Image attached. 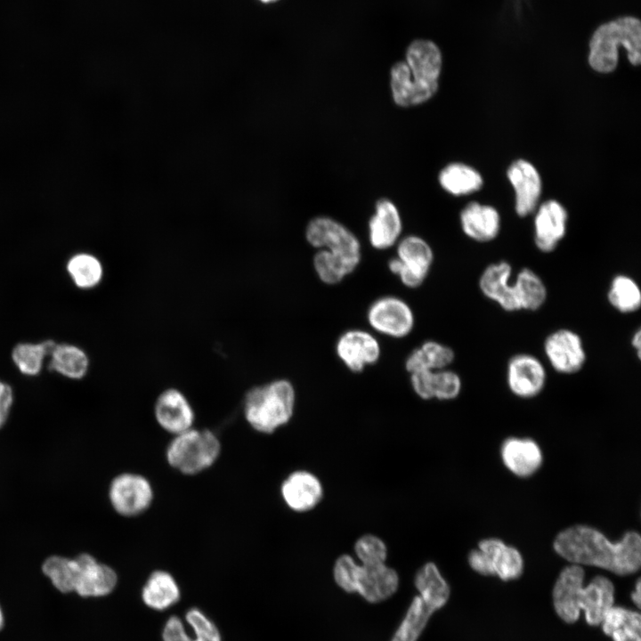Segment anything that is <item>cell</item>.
<instances>
[{
	"label": "cell",
	"instance_id": "6da1fadb",
	"mask_svg": "<svg viewBox=\"0 0 641 641\" xmlns=\"http://www.w3.org/2000/svg\"><path fill=\"white\" fill-rule=\"evenodd\" d=\"M553 546L571 564L598 567L620 576L633 574L641 565V538L634 531L613 542L598 530L578 524L559 532Z\"/></svg>",
	"mask_w": 641,
	"mask_h": 641
},
{
	"label": "cell",
	"instance_id": "7a4b0ae2",
	"mask_svg": "<svg viewBox=\"0 0 641 641\" xmlns=\"http://www.w3.org/2000/svg\"><path fill=\"white\" fill-rule=\"evenodd\" d=\"M552 604L564 622L573 624L583 614L588 625L598 627L608 609L615 604V587L603 575L585 584L583 567L571 564L561 570L556 580Z\"/></svg>",
	"mask_w": 641,
	"mask_h": 641
},
{
	"label": "cell",
	"instance_id": "3957f363",
	"mask_svg": "<svg viewBox=\"0 0 641 641\" xmlns=\"http://www.w3.org/2000/svg\"><path fill=\"white\" fill-rule=\"evenodd\" d=\"M442 67V53L435 43L427 39L411 42L405 61L394 63L390 71L395 104L410 107L430 100L438 90Z\"/></svg>",
	"mask_w": 641,
	"mask_h": 641
},
{
	"label": "cell",
	"instance_id": "277c9868",
	"mask_svg": "<svg viewBox=\"0 0 641 641\" xmlns=\"http://www.w3.org/2000/svg\"><path fill=\"white\" fill-rule=\"evenodd\" d=\"M588 61L592 69L607 74L615 70L619 62V47L627 52L633 66L641 62V25L638 18L621 16L598 26L588 44Z\"/></svg>",
	"mask_w": 641,
	"mask_h": 641
},
{
	"label": "cell",
	"instance_id": "5b68a950",
	"mask_svg": "<svg viewBox=\"0 0 641 641\" xmlns=\"http://www.w3.org/2000/svg\"><path fill=\"white\" fill-rule=\"evenodd\" d=\"M296 391L293 384L279 378L251 387L244 395L243 415L252 429L271 434L293 417Z\"/></svg>",
	"mask_w": 641,
	"mask_h": 641
},
{
	"label": "cell",
	"instance_id": "8992f818",
	"mask_svg": "<svg viewBox=\"0 0 641 641\" xmlns=\"http://www.w3.org/2000/svg\"><path fill=\"white\" fill-rule=\"evenodd\" d=\"M221 442L209 429L194 426L174 435L166 450V459L185 475H198L211 467L221 453Z\"/></svg>",
	"mask_w": 641,
	"mask_h": 641
},
{
	"label": "cell",
	"instance_id": "52a82bcc",
	"mask_svg": "<svg viewBox=\"0 0 641 641\" xmlns=\"http://www.w3.org/2000/svg\"><path fill=\"white\" fill-rule=\"evenodd\" d=\"M468 564L475 572L496 576L503 581L520 578L524 567L521 553L495 538L481 540L478 548L469 553Z\"/></svg>",
	"mask_w": 641,
	"mask_h": 641
},
{
	"label": "cell",
	"instance_id": "ba28073f",
	"mask_svg": "<svg viewBox=\"0 0 641 641\" xmlns=\"http://www.w3.org/2000/svg\"><path fill=\"white\" fill-rule=\"evenodd\" d=\"M305 238L318 249L324 248L355 269L361 259V243L344 224L329 216H316L307 224Z\"/></svg>",
	"mask_w": 641,
	"mask_h": 641
},
{
	"label": "cell",
	"instance_id": "9c48e42d",
	"mask_svg": "<svg viewBox=\"0 0 641 641\" xmlns=\"http://www.w3.org/2000/svg\"><path fill=\"white\" fill-rule=\"evenodd\" d=\"M434 258L433 249L424 239L409 235L398 242L396 256L387 265L405 287L416 288L427 278Z\"/></svg>",
	"mask_w": 641,
	"mask_h": 641
},
{
	"label": "cell",
	"instance_id": "30bf717a",
	"mask_svg": "<svg viewBox=\"0 0 641 641\" xmlns=\"http://www.w3.org/2000/svg\"><path fill=\"white\" fill-rule=\"evenodd\" d=\"M109 499L118 515L134 517L150 508L154 499V490L144 475L126 472L112 479L109 487Z\"/></svg>",
	"mask_w": 641,
	"mask_h": 641
},
{
	"label": "cell",
	"instance_id": "8fae6325",
	"mask_svg": "<svg viewBox=\"0 0 641 641\" xmlns=\"http://www.w3.org/2000/svg\"><path fill=\"white\" fill-rule=\"evenodd\" d=\"M543 352L551 368L562 375L578 373L587 361L581 337L567 328L550 332L544 339Z\"/></svg>",
	"mask_w": 641,
	"mask_h": 641
},
{
	"label": "cell",
	"instance_id": "7c38bea8",
	"mask_svg": "<svg viewBox=\"0 0 641 641\" xmlns=\"http://www.w3.org/2000/svg\"><path fill=\"white\" fill-rule=\"evenodd\" d=\"M367 320L375 331L393 338L407 337L415 325L411 307L403 299L394 296L376 299L367 311Z\"/></svg>",
	"mask_w": 641,
	"mask_h": 641
},
{
	"label": "cell",
	"instance_id": "4fadbf2b",
	"mask_svg": "<svg viewBox=\"0 0 641 641\" xmlns=\"http://www.w3.org/2000/svg\"><path fill=\"white\" fill-rule=\"evenodd\" d=\"M506 380L510 392L523 399L540 394L547 382V370L541 361L533 354L519 353L507 362Z\"/></svg>",
	"mask_w": 641,
	"mask_h": 641
},
{
	"label": "cell",
	"instance_id": "5bb4252c",
	"mask_svg": "<svg viewBox=\"0 0 641 641\" xmlns=\"http://www.w3.org/2000/svg\"><path fill=\"white\" fill-rule=\"evenodd\" d=\"M153 415L158 425L173 436L193 427L195 422L191 402L175 387L159 393L153 405Z\"/></svg>",
	"mask_w": 641,
	"mask_h": 641
},
{
	"label": "cell",
	"instance_id": "9a60e30c",
	"mask_svg": "<svg viewBox=\"0 0 641 641\" xmlns=\"http://www.w3.org/2000/svg\"><path fill=\"white\" fill-rule=\"evenodd\" d=\"M336 353L349 370L360 373L367 366L378 361L381 347L378 340L369 332L350 329L337 339Z\"/></svg>",
	"mask_w": 641,
	"mask_h": 641
},
{
	"label": "cell",
	"instance_id": "2e32d148",
	"mask_svg": "<svg viewBox=\"0 0 641 641\" xmlns=\"http://www.w3.org/2000/svg\"><path fill=\"white\" fill-rule=\"evenodd\" d=\"M512 272L511 264L500 260L488 264L478 280V288L483 296L507 312L521 311L512 280Z\"/></svg>",
	"mask_w": 641,
	"mask_h": 641
},
{
	"label": "cell",
	"instance_id": "e0dca14e",
	"mask_svg": "<svg viewBox=\"0 0 641 641\" xmlns=\"http://www.w3.org/2000/svg\"><path fill=\"white\" fill-rule=\"evenodd\" d=\"M535 211L534 244L540 252L551 253L565 236L567 211L556 199L543 202Z\"/></svg>",
	"mask_w": 641,
	"mask_h": 641
},
{
	"label": "cell",
	"instance_id": "ac0fdd59",
	"mask_svg": "<svg viewBox=\"0 0 641 641\" xmlns=\"http://www.w3.org/2000/svg\"><path fill=\"white\" fill-rule=\"evenodd\" d=\"M507 176L515 191L516 214L524 217L533 213L542 191L541 177L537 168L528 160L519 158L509 166Z\"/></svg>",
	"mask_w": 641,
	"mask_h": 641
},
{
	"label": "cell",
	"instance_id": "d6986e66",
	"mask_svg": "<svg viewBox=\"0 0 641 641\" xmlns=\"http://www.w3.org/2000/svg\"><path fill=\"white\" fill-rule=\"evenodd\" d=\"M280 495L293 511L305 513L319 505L323 497L320 479L306 470L290 473L280 485Z\"/></svg>",
	"mask_w": 641,
	"mask_h": 641
},
{
	"label": "cell",
	"instance_id": "ffe728a7",
	"mask_svg": "<svg viewBox=\"0 0 641 641\" xmlns=\"http://www.w3.org/2000/svg\"><path fill=\"white\" fill-rule=\"evenodd\" d=\"M77 575L75 590L81 596H104L111 593L118 582L116 572L98 562L93 556L83 553L75 557Z\"/></svg>",
	"mask_w": 641,
	"mask_h": 641
},
{
	"label": "cell",
	"instance_id": "44dd1931",
	"mask_svg": "<svg viewBox=\"0 0 641 641\" xmlns=\"http://www.w3.org/2000/svg\"><path fill=\"white\" fill-rule=\"evenodd\" d=\"M410 385L415 394L423 400H453L462 389L460 376L449 369L410 373Z\"/></svg>",
	"mask_w": 641,
	"mask_h": 641
},
{
	"label": "cell",
	"instance_id": "7402d4cb",
	"mask_svg": "<svg viewBox=\"0 0 641 641\" xmlns=\"http://www.w3.org/2000/svg\"><path fill=\"white\" fill-rule=\"evenodd\" d=\"M399 583L397 572L385 563L375 565L361 564L355 593L369 603H381L397 591Z\"/></svg>",
	"mask_w": 641,
	"mask_h": 641
},
{
	"label": "cell",
	"instance_id": "603a6c76",
	"mask_svg": "<svg viewBox=\"0 0 641 641\" xmlns=\"http://www.w3.org/2000/svg\"><path fill=\"white\" fill-rule=\"evenodd\" d=\"M402 219L397 207L388 199H380L375 213L369 221V239L371 246L385 250L398 242L402 233Z\"/></svg>",
	"mask_w": 641,
	"mask_h": 641
},
{
	"label": "cell",
	"instance_id": "cb8c5ba5",
	"mask_svg": "<svg viewBox=\"0 0 641 641\" xmlns=\"http://www.w3.org/2000/svg\"><path fill=\"white\" fill-rule=\"evenodd\" d=\"M460 225L463 232L477 242H490L499 234L500 215L492 206L479 202L468 203L460 212Z\"/></svg>",
	"mask_w": 641,
	"mask_h": 641
},
{
	"label": "cell",
	"instance_id": "d4e9b609",
	"mask_svg": "<svg viewBox=\"0 0 641 641\" xmlns=\"http://www.w3.org/2000/svg\"><path fill=\"white\" fill-rule=\"evenodd\" d=\"M500 452L507 468L520 477L531 475L542 463L540 446L529 438H508L503 442Z\"/></svg>",
	"mask_w": 641,
	"mask_h": 641
},
{
	"label": "cell",
	"instance_id": "484cf974",
	"mask_svg": "<svg viewBox=\"0 0 641 641\" xmlns=\"http://www.w3.org/2000/svg\"><path fill=\"white\" fill-rule=\"evenodd\" d=\"M186 621L193 636L186 632L180 618L171 616L163 629V641H222L217 627L199 609L191 608L186 613Z\"/></svg>",
	"mask_w": 641,
	"mask_h": 641
},
{
	"label": "cell",
	"instance_id": "4316f807",
	"mask_svg": "<svg viewBox=\"0 0 641 641\" xmlns=\"http://www.w3.org/2000/svg\"><path fill=\"white\" fill-rule=\"evenodd\" d=\"M414 585L420 598L434 613L442 609L450 599V585L433 562L426 563L418 570Z\"/></svg>",
	"mask_w": 641,
	"mask_h": 641
},
{
	"label": "cell",
	"instance_id": "83f0119b",
	"mask_svg": "<svg viewBox=\"0 0 641 641\" xmlns=\"http://www.w3.org/2000/svg\"><path fill=\"white\" fill-rule=\"evenodd\" d=\"M599 627L613 641H641V615L637 610L613 604Z\"/></svg>",
	"mask_w": 641,
	"mask_h": 641
},
{
	"label": "cell",
	"instance_id": "f1b7e54d",
	"mask_svg": "<svg viewBox=\"0 0 641 641\" xmlns=\"http://www.w3.org/2000/svg\"><path fill=\"white\" fill-rule=\"evenodd\" d=\"M180 588L171 573L164 570H156L148 577L142 590L143 603L157 611L165 610L180 599Z\"/></svg>",
	"mask_w": 641,
	"mask_h": 641
},
{
	"label": "cell",
	"instance_id": "f546056e",
	"mask_svg": "<svg viewBox=\"0 0 641 641\" xmlns=\"http://www.w3.org/2000/svg\"><path fill=\"white\" fill-rule=\"evenodd\" d=\"M455 360V353L450 346L434 340H427L413 349L405 361L409 373L418 370H440L449 369Z\"/></svg>",
	"mask_w": 641,
	"mask_h": 641
},
{
	"label": "cell",
	"instance_id": "4dcf8cb0",
	"mask_svg": "<svg viewBox=\"0 0 641 641\" xmlns=\"http://www.w3.org/2000/svg\"><path fill=\"white\" fill-rule=\"evenodd\" d=\"M441 187L453 196H464L479 191L483 185L481 174L464 163L445 166L438 174Z\"/></svg>",
	"mask_w": 641,
	"mask_h": 641
},
{
	"label": "cell",
	"instance_id": "1f68e13d",
	"mask_svg": "<svg viewBox=\"0 0 641 641\" xmlns=\"http://www.w3.org/2000/svg\"><path fill=\"white\" fill-rule=\"evenodd\" d=\"M513 281L521 311L535 312L545 304L548 288L535 271L523 267L517 272Z\"/></svg>",
	"mask_w": 641,
	"mask_h": 641
},
{
	"label": "cell",
	"instance_id": "d6a6232c",
	"mask_svg": "<svg viewBox=\"0 0 641 641\" xmlns=\"http://www.w3.org/2000/svg\"><path fill=\"white\" fill-rule=\"evenodd\" d=\"M49 369L71 379L83 378L89 368L87 354L81 348L69 344H56L51 352Z\"/></svg>",
	"mask_w": 641,
	"mask_h": 641
},
{
	"label": "cell",
	"instance_id": "836d02e7",
	"mask_svg": "<svg viewBox=\"0 0 641 641\" xmlns=\"http://www.w3.org/2000/svg\"><path fill=\"white\" fill-rule=\"evenodd\" d=\"M606 298L609 304L618 312L634 313L641 306L640 287L632 277L619 273L611 280Z\"/></svg>",
	"mask_w": 641,
	"mask_h": 641
},
{
	"label": "cell",
	"instance_id": "e575fe53",
	"mask_svg": "<svg viewBox=\"0 0 641 641\" xmlns=\"http://www.w3.org/2000/svg\"><path fill=\"white\" fill-rule=\"evenodd\" d=\"M434 612L416 596L391 641H418Z\"/></svg>",
	"mask_w": 641,
	"mask_h": 641
},
{
	"label": "cell",
	"instance_id": "d590c367",
	"mask_svg": "<svg viewBox=\"0 0 641 641\" xmlns=\"http://www.w3.org/2000/svg\"><path fill=\"white\" fill-rule=\"evenodd\" d=\"M67 271L74 283L82 289L98 286L104 273L100 259L87 253L73 256L67 264Z\"/></svg>",
	"mask_w": 641,
	"mask_h": 641
},
{
	"label": "cell",
	"instance_id": "8d00e7d4",
	"mask_svg": "<svg viewBox=\"0 0 641 641\" xmlns=\"http://www.w3.org/2000/svg\"><path fill=\"white\" fill-rule=\"evenodd\" d=\"M56 343L45 340L41 343H20L12 349V359L24 375L36 376L43 367L45 356L50 355Z\"/></svg>",
	"mask_w": 641,
	"mask_h": 641
},
{
	"label": "cell",
	"instance_id": "74e56055",
	"mask_svg": "<svg viewBox=\"0 0 641 641\" xmlns=\"http://www.w3.org/2000/svg\"><path fill=\"white\" fill-rule=\"evenodd\" d=\"M42 570L61 592L69 593L75 590L77 575V564L75 558L52 556L44 562Z\"/></svg>",
	"mask_w": 641,
	"mask_h": 641
},
{
	"label": "cell",
	"instance_id": "f35d334b",
	"mask_svg": "<svg viewBox=\"0 0 641 641\" xmlns=\"http://www.w3.org/2000/svg\"><path fill=\"white\" fill-rule=\"evenodd\" d=\"M313 268L318 278L328 285H336L341 282L355 270L347 262L324 248H320L315 253Z\"/></svg>",
	"mask_w": 641,
	"mask_h": 641
},
{
	"label": "cell",
	"instance_id": "ab89813d",
	"mask_svg": "<svg viewBox=\"0 0 641 641\" xmlns=\"http://www.w3.org/2000/svg\"><path fill=\"white\" fill-rule=\"evenodd\" d=\"M354 553L361 564L375 565L385 563L387 547L379 537L364 534L355 541Z\"/></svg>",
	"mask_w": 641,
	"mask_h": 641
},
{
	"label": "cell",
	"instance_id": "60d3db41",
	"mask_svg": "<svg viewBox=\"0 0 641 641\" xmlns=\"http://www.w3.org/2000/svg\"><path fill=\"white\" fill-rule=\"evenodd\" d=\"M361 564L347 554L338 556L334 564L333 577L337 585L347 593H355Z\"/></svg>",
	"mask_w": 641,
	"mask_h": 641
},
{
	"label": "cell",
	"instance_id": "b9f144b4",
	"mask_svg": "<svg viewBox=\"0 0 641 641\" xmlns=\"http://www.w3.org/2000/svg\"><path fill=\"white\" fill-rule=\"evenodd\" d=\"M13 402L12 387L0 380V428L5 424Z\"/></svg>",
	"mask_w": 641,
	"mask_h": 641
},
{
	"label": "cell",
	"instance_id": "7bdbcfd3",
	"mask_svg": "<svg viewBox=\"0 0 641 641\" xmlns=\"http://www.w3.org/2000/svg\"><path fill=\"white\" fill-rule=\"evenodd\" d=\"M630 345L632 348L635 350L636 355L638 359H640L641 355V330L640 329H637V330L633 333L631 339H630Z\"/></svg>",
	"mask_w": 641,
	"mask_h": 641
},
{
	"label": "cell",
	"instance_id": "ee69618b",
	"mask_svg": "<svg viewBox=\"0 0 641 641\" xmlns=\"http://www.w3.org/2000/svg\"><path fill=\"white\" fill-rule=\"evenodd\" d=\"M630 599L633 604L639 609L641 602V581L637 579L633 590L630 593Z\"/></svg>",
	"mask_w": 641,
	"mask_h": 641
},
{
	"label": "cell",
	"instance_id": "f6af8a7d",
	"mask_svg": "<svg viewBox=\"0 0 641 641\" xmlns=\"http://www.w3.org/2000/svg\"><path fill=\"white\" fill-rule=\"evenodd\" d=\"M3 624H4V618H3L2 611H1V609H0V629H1L2 627H3Z\"/></svg>",
	"mask_w": 641,
	"mask_h": 641
},
{
	"label": "cell",
	"instance_id": "bcb514c9",
	"mask_svg": "<svg viewBox=\"0 0 641 641\" xmlns=\"http://www.w3.org/2000/svg\"><path fill=\"white\" fill-rule=\"evenodd\" d=\"M260 1L263 3H265V4H269V3L276 2L278 0H260Z\"/></svg>",
	"mask_w": 641,
	"mask_h": 641
},
{
	"label": "cell",
	"instance_id": "7dc6e473",
	"mask_svg": "<svg viewBox=\"0 0 641 641\" xmlns=\"http://www.w3.org/2000/svg\"><path fill=\"white\" fill-rule=\"evenodd\" d=\"M519 1V0H518Z\"/></svg>",
	"mask_w": 641,
	"mask_h": 641
}]
</instances>
